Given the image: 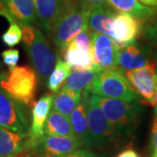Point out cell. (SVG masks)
Listing matches in <instances>:
<instances>
[{
    "label": "cell",
    "mask_w": 157,
    "mask_h": 157,
    "mask_svg": "<svg viewBox=\"0 0 157 157\" xmlns=\"http://www.w3.org/2000/svg\"><path fill=\"white\" fill-rule=\"evenodd\" d=\"M92 97L113 126L120 143L131 142L140 124V108L138 103H128L94 94Z\"/></svg>",
    "instance_id": "1"
},
{
    "label": "cell",
    "mask_w": 157,
    "mask_h": 157,
    "mask_svg": "<svg viewBox=\"0 0 157 157\" xmlns=\"http://www.w3.org/2000/svg\"><path fill=\"white\" fill-rule=\"evenodd\" d=\"M87 13L88 11L85 10L77 0L65 1L49 33L59 50H63L78 33L87 27Z\"/></svg>",
    "instance_id": "2"
},
{
    "label": "cell",
    "mask_w": 157,
    "mask_h": 157,
    "mask_svg": "<svg viewBox=\"0 0 157 157\" xmlns=\"http://www.w3.org/2000/svg\"><path fill=\"white\" fill-rule=\"evenodd\" d=\"M82 98L86 104L88 122V139L85 147L87 149H103L120 143L113 126L94 101L92 94L84 91Z\"/></svg>",
    "instance_id": "3"
},
{
    "label": "cell",
    "mask_w": 157,
    "mask_h": 157,
    "mask_svg": "<svg viewBox=\"0 0 157 157\" xmlns=\"http://www.w3.org/2000/svg\"><path fill=\"white\" fill-rule=\"evenodd\" d=\"M91 94L116 99L128 103L141 102L140 95L132 87L121 68L101 70L96 78L85 90Z\"/></svg>",
    "instance_id": "4"
},
{
    "label": "cell",
    "mask_w": 157,
    "mask_h": 157,
    "mask_svg": "<svg viewBox=\"0 0 157 157\" xmlns=\"http://www.w3.org/2000/svg\"><path fill=\"white\" fill-rule=\"evenodd\" d=\"M38 86V74L28 66L9 69V73L0 80V88L26 107L34 103Z\"/></svg>",
    "instance_id": "5"
},
{
    "label": "cell",
    "mask_w": 157,
    "mask_h": 157,
    "mask_svg": "<svg viewBox=\"0 0 157 157\" xmlns=\"http://www.w3.org/2000/svg\"><path fill=\"white\" fill-rule=\"evenodd\" d=\"M24 46L34 71L40 80L45 83L56 63V56L53 53L49 40L41 30L36 28L33 40Z\"/></svg>",
    "instance_id": "6"
},
{
    "label": "cell",
    "mask_w": 157,
    "mask_h": 157,
    "mask_svg": "<svg viewBox=\"0 0 157 157\" xmlns=\"http://www.w3.org/2000/svg\"><path fill=\"white\" fill-rule=\"evenodd\" d=\"M53 94L52 92L41 96L32 105L31 125L25 142L24 154L28 155L37 146L39 140L45 135V122L52 107Z\"/></svg>",
    "instance_id": "7"
},
{
    "label": "cell",
    "mask_w": 157,
    "mask_h": 157,
    "mask_svg": "<svg viewBox=\"0 0 157 157\" xmlns=\"http://www.w3.org/2000/svg\"><path fill=\"white\" fill-rule=\"evenodd\" d=\"M0 127L17 133H27L29 121L25 105L0 88Z\"/></svg>",
    "instance_id": "8"
},
{
    "label": "cell",
    "mask_w": 157,
    "mask_h": 157,
    "mask_svg": "<svg viewBox=\"0 0 157 157\" xmlns=\"http://www.w3.org/2000/svg\"><path fill=\"white\" fill-rule=\"evenodd\" d=\"M125 76L140 99H142L141 102L154 107L157 86L155 61L154 60L143 67L125 71Z\"/></svg>",
    "instance_id": "9"
},
{
    "label": "cell",
    "mask_w": 157,
    "mask_h": 157,
    "mask_svg": "<svg viewBox=\"0 0 157 157\" xmlns=\"http://www.w3.org/2000/svg\"><path fill=\"white\" fill-rule=\"evenodd\" d=\"M81 147L82 143L76 136L44 135L28 157H61Z\"/></svg>",
    "instance_id": "10"
},
{
    "label": "cell",
    "mask_w": 157,
    "mask_h": 157,
    "mask_svg": "<svg viewBox=\"0 0 157 157\" xmlns=\"http://www.w3.org/2000/svg\"><path fill=\"white\" fill-rule=\"evenodd\" d=\"M121 46L110 37L92 32V51L94 65L101 70L118 67Z\"/></svg>",
    "instance_id": "11"
},
{
    "label": "cell",
    "mask_w": 157,
    "mask_h": 157,
    "mask_svg": "<svg viewBox=\"0 0 157 157\" xmlns=\"http://www.w3.org/2000/svg\"><path fill=\"white\" fill-rule=\"evenodd\" d=\"M140 21V19L128 13L114 12L111 25V38L121 47L135 43L141 33Z\"/></svg>",
    "instance_id": "12"
},
{
    "label": "cell",
    "mask_w": 157,
    "mask_h": 157,
    "mask_svg": "<svg viewBox=\"0 0 157 157\" xmlns=\"http://www.w3.org/2000/svg\"><path fill=\"white\" fill-rule=\"evenodd\" d=\"M0 15L9 21H15L21 27L38 24L33 0H3Z\"/></svg>",
    "instance_id": "13"
},
{
    "label": "cell",
    "mask_w": 157,
    "mask_h": 157,
    "mask_svg": "<svg viewBox=\"0 0 157 157\" xmlns=\"http://www.w3.org/2000/svg\"><path fill=\"white\" fill-rule=\"evenodd\" d=\"M154 60L155 59H152L151 49L148 45L144 46L135 42L121 48L118 67L123 71H130L143 67Z\"/></svg>",
    "instance_id": "14"
},
{
    "label": "cell",
    "mask_w": 157,
    "mask_h": 157,
    "mask_svg": "<svg viewBox=\"0 0 157 157\" xmlns=\"http://www.w3.org/2000/svg\"><path fill=\"white\" fill-rule=\"evenodd\" d=\"M38 24L43 33L49 36L52 25L61 11L66 0H33Z\"/></svg>",
    "instance_id": "15"
},
{
    "label": "cell",
    "mask_w": 157,
    "mask_h": 157,
    "mask_svg": "<svg viewBox=\"0 0 157 157\" xmlns=\"http://www.w3.org/2000/svg\"><path fill=\"white\" fill-rule=\"evenodd\" d=\"M26 135L0 127V157H22Z\"/></svg>",
    "instance_id": "16"
},
{
    "label": "cell",
    "mask_w": 157,
    "mask_h": 157,
    "mask_svg": "<svg viewBox=\"0 0 157 157\" xmlns=\"http://www.w3.org/2000/svg\"><path fill=\"white\" fill-rule=\"evenodd\" d=\"M114 12L108 6H97L88 11L87 27L91 32L99 33L111 38L113 16Z\"/></svg>",
    "instance_id": "17"
},
{
    "label": "cell",
    "mask_w": 157,
    "mask_h": 157,
    "mask_svg": "<svg viewBox=\"0 0 157 157\" xmlns=\"http://www.w3.org/2000/svg\"><path fill=\"white\" fill-rule=\"evenodd\" d=\"M60 52L64 61L74 70H88L94 66L93 51L83 50L69 43Z\"/></svg>",
    "instance_id": "18"
},
{
    "label": "cell",
    "mask_w": 157,
    "mask_h": 157,
    "mask_svg": "<svg viewBox=\"0 0 157 157\" xmlns=\"http://www.w3.org/2000/svg\"><path fill=\"white\" fill-rule=\"evenodd\" d=\"M81 100L82 94L66 87H61L59 91L53 94L52 109L69 117Z\"/></svg>",
    "instance_id": "19"
},
{
    "label": "cell",
    "mask_w": 157,
    "mask_h": 157,
    "mask_svg": "<svg viewBox=\"0 0 157 157\" xmlns=\"http://www.w3.org/2000/svg\"><path fill=\"white\" fill-rule=\"evenodd\" d=\"M101 71L95 65L88 70H75L69 73L62 87L82 94L92 84Z\"/></svg>",
    "instance_id": "20"
},
{
    "label": "cell",
    "mask_w": 157,
    "mask_h": 157,
    "mask_svg": "<svg viewBox=\"0 0 157 157\" xmlns=\"http://www.w3.org/2000/svg\"><path fill=\"white\" fill-rule=\"evenodd\" d=\"M45 135L75 136L69 117L55 110H51L45 127Z\"/></svg>",
    "instance_id": "21"
},
{
    "label": "cell",
    "mask_w": 157,
    "mask_h": 157,
    "mask_svg": "<svg viewBox=\"0 0 157 157\" xmlns=\"http://www.w3.org/2000/svg\"><path fill=\"white\" fill-rule=\"evenodd\" d=\"M69 120L73 127L74 135L80 140L82 147H86L88 139V122L86 108L84 99L82 98L77 107L69 115Z\"/></svg>",
    "instance_id": "22"
},
{
    "label": "cell",
    "mask_w": 157,
    "mask_h": 157,
    "mask_svg": "<svg viewBox=\"0 0 157 157\" xmlns=\"http://www.w3.org/2000/svg\"><path fill=\"white\" fill-rule=\"evenodd\" d=\"M113 9L133 15L140 20H146L154 16L155 11L149 6H144L138 0H107Z\"/></svg>",
    "instance_id": "23"
},
{
    "label": "cell",
    "mask_w": 157,
    "mask_h": 157,
    "mask_svg": "<svg viewBox=\"0 0 157 157\" xmlns=\"http://www.w3.org/2000/svg\"><path fill=\"white\" fill-rule=\"evenodd\" d=\"M70 73L71 67L62 59L57 52L55 67L46 80V86L48 89L52 93H57L58 91H59Z\"/></svg>",
    "instance_id": "24"
},
{
    "label": "cell",
    "mask_w": 157,
    "mask_h": 157,
    "mask_svg": "<svg viewBox=\"0 0 157 157\" xmlns=\"http://www.w3.org/2000/svg\"><path fill=\"white\" fill-rule=\"evenodd\" d=\"M22 39L21 27L15 21L10 22V26L2 36L4 44L9 47H12L17 45Z\"/></svg>",
    "instance_id": "25"
},
{
    "label": "cell",
    "mask_w": 157,
    "mask_h": 157,
    "mask_svg": "<svg viewBox=\"0 0 157 157\" xmlns=\"http://www.w3.org/2000/svg\"><path fill=\"white\" fill-rule=\"evenodd\" d=\"M3 58V61L9 69H12L17 67V64L19 60V52L17 49H8L4 51L1 53Z\"/></svg>",
    "instance_id": "26"
},
{
    "label": "cell",
    "mask_w": 157,
    "mask_h": 157,
    "mask_svg": "<svg viewBox=\"0 0 157 157\" xmlns=\"http://www.w3.org/2000/svg\"><path fill=\"white\" fill-rule=\"evenodd\" d=\"M85 10L89 11L97 6H108L107 0H77Z\"/></svg>",
    "instance_id": "27"
},
{
    "label": "cell",
    "mask_w": 157,
    "mask_h": 157,
    "mask_svg": "<svg viewBox=\"0 0 157 157\" xmlns=\"http://www.w3.org/2000/svg\"><path fill=\"white\" fill-rule=\"evenodd\" d=\"M144 36L147 40L157 45V21L144 30Z\"/></svg>",
    "instance_id": "28"
},
{
    "label": "cell",
    "mask_w": 157,
    "mask_h": 157,
    "mask_svg": "<svg viewBox=\"0 0 157 157\" xmlns=\"http://www.w3.org/2000/svg\"><path fill=\"white\" fill-rule=\"evenodd\" d=\"M157 147V114L153 120L150 132V140H149V151Z\"/></svg>",
    "instance_id": "29"
},
{
    "label": "cell",
    "mask_w": 157,
    "mask_h": 157,
    "mask_svg": "<svg viewBox=\"0 0 157 157\" xmlns=\"http://www.w3.org/2000/svg\"><path fill=\"white\" fill-rule=\"evenodd\" d=\"M61 157H97L93 153L89 151L88 149H77L74 151L69 153L67 155H65Z\"/></svg>",
    "instance_id": "30"
},
{
    "label": "cell",
    "mask_w": 157,
    "mask_h": 157,
    "mask_svg": "<svg viewBox=\"0 0 157 157\" xmlns=\"http://www.w3.org/2000/svg\"><path fill=\"white\" fill-rule=\"evenodd\" d=\"M115 157H141L140 155L132 147L126 148L122 151H121Z\"/></svg>",
    "instance_id": "31"
},
{
    "label": "cell",
    "mask_w": 157,
    "mask_h": 157,
    "mask_svg": "<svg viewBox=\"0 0 157 157\" xmlns=\"http://www.w3.org/2000/svg\"><path fill=\"white\" fill-rule=\"evenodd\" d=\"M142 5L152 7H157V0H138Z\"/></svg>",
    "instance_id": "32"
},
{
    "label": "cell",
    "mask_w": 157,
    "mask_h": 157,
    "mask_svg": "<svg viewBox=\"0 0 157 157\" xmlns=\"http://www.w3.org/2000/svg\"><path fill=\"white\" fill-rule=\"evenodd\" d=\"M149 154V157H157V147H155L154 149H152Z\"/></svg>",
    "instance_id": "33"
},
{
    "label": "cell",
    "mask_w": 157,
    "mask_h": 157,
    "mask_svg": "<svg viewBox=\"0 0 157 157\" xmlns=\"http://www.w3.org/2000/svg\"><path fill=\"white\" fill-rule=\"evenodd\" d=\"M155 114H157V86H156V89H155Z\"/></svg>",
    "instance_id": "34"
},
{
    "label": "cell",
    "mask_w": 157,
    "mask_h": 157,
    "mask_svg": "<svg viewBox=\"0 0 157 157\" xmlns=\"http://www.w3.org/2000/svg\"><path fill=\"white\" fill-rule=\"evenodd\" d=\"M5 75H6V73H4L3 71H2V69H1V67H0V80L2 79V78L5 77Z\"/></svg>",
    "instance_id": "35"
},
{
    "label": "cell",
    "mask_w": 157,
    "mask_h": 157,
    "mask_svg": "<svg viewBox=\"0 0 157 157\" xmlns=\"http://www.w3.org/2000/svg\"><path fill=\"white\" fill-rule=\"evenodd\" d=\"M155 71L157 73V53L155 55Z\"/></svg>",
    "instance_id": "36"
},
{
    "label": "cell",
    "mask_w": 157,
    "mask_h": 157,
    "mask_svg": "<svg viewBox=\"0 0 157 157\" xmlns=\"http://www.w3.org/2000/svg\"><path fill=\"white\" fill-rule=\"evenodd\" d=\"M2 1H3V0H0V4H1V3H2Z\"/></svg>",
    "instance_id": "37"
}]
</instances>
